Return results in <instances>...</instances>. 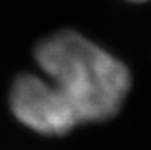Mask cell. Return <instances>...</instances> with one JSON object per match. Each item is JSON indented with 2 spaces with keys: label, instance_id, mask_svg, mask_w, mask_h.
<instances>
[{
  "label": "cell",
  "instance_id": "6da1fadb",
  "mask_svg": "<svg viewBox=\"0 0 151 150\" xmlns=\"http://www.w3.org/2000/svg\"><path fill=\"white\" fill-rule=\"evenodd\" d=\"M35 58L69 100L79 122L116 115L130 91L125 64L78 32L61 31L44 38Z\"/></svg>",
  "mask_w": 151,
  "mask_h": 150
},
{
  "label": "cell",
  "instance_id": "7a4b0ae2",
  "mask_svg": "<svg viewBox=\"0 0 151 150\" xmlns=\"http://www.w3.org/2000/svg\"><path fill=\"white\" fill-rule=\"evenodd\" d=\"M15 118L41 135H66L79 121L69 100L50 80L23 74L12 84L9 96Z\"/></svg>",
  "mask_w": 151,
  "mask_h": 150
},
{
  "label": "cell",
  "instance_id": "3957f363",
  "mask_svg": "<svg viewBox=\"0 0 151 150\" xmlns=\"http://www.w3.org/2000/svg\"><path fill=\"white\" fill-rule=\"evenodd\" d=\"M136 2H144V0H136Z\"/></svg>",
  "mask_w": 151,
  "mask_h": 150
}]
</instances>
